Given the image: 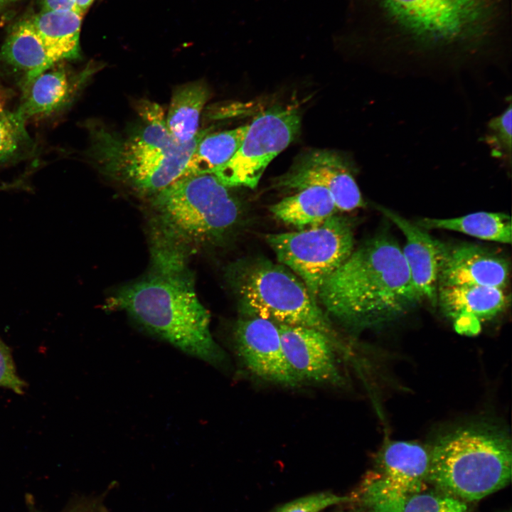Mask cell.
I'll return each mask as SVG.
<instances>
[{"label": "cell", "mask_w": 512, "mask_h": 512, "mask_svg": "<svg viewBox=\"0 0 512 512\" xmlns=\"http://www.w3.org/2000/svg\"><path fill=\"white\" fill-rule=\"evenodd\" d=\"M368 41L381 63L449 68L508 53L511 0H365Z\"/></svg>", "instance_id": "1"}, {"label": "cell", "mask_w": 512, "mask_h": 512, "mask_svg": "<svg viewBox=\"0 0 512 512\" xmlns=\"http://www.w3.org/2000/svg\"><path fill=\"white\" fill-rule=\"evenodd\" d=\"M151 267L142 277L117 289L108 309L127 312L149 334L215 367L226 361L210 330V314L200 302L186 255L151 250Z\"/></svg>", "instance_id": "2"}, {"label": "cell", "mask_w": 512, "mask_h": 512, "mask_svg": "<svg viewBox=\"0 0 512 512\" xmlns=\"http://www.w3.org/2000/svg\"><path fill=\"white\" fill-rule=\"evenodd\" d=\"M317 299L331 316L358 328L386 323L422 300L402 249L387 235L353 250L323 284Z\"/></svg>", "instance_id": "3"}, {"label": "cell", "mask_w": 512, "mask_h": 512, "mask_svg": "<svg viewBox=\"0 0 512 512\" xmlns=\"http://www.w3.org/2000/svg\"><path fill=\"white\" fill-rule=\"evenodd\" d=\"M142 124L126 138L93 130L92 155L104 171L142 194L154 195L182 177L190 157L209 129L191 141L179 142L171 134L163 109L143 102Z\"/></svg>", "instance_id": "4"}, {"label": "cell", "mask_w": 512, "mask_h": 512, "mask_svg": "<svg viewBox=\"0 0 512 512\" xmlns=\"http://www.w3.org/2000/svg\"><path fill=\"white\" fill-rule=\"evenodd\" d=\"M511 442L500 427L484 422L441 434L429 449L427 482L465 501L480 500L511 479Z\"/></svg>", "instance_id": "5"}, {"label": "cell", "mask_w": 512, "mask_h": 512, "mask_svg": "<svg viewBox=\"0 0 512 512\" xmlns=\"http://www.w3.org/2000/svg\"><path fill=\"white\" fill-rule=\"evenodd\" d=\"M158 231L183 247L221 242L240 219L241 207L214 175L183 176L154 195Z\"/></svg>", "instance_id": "6"}, {"label": "cell", "mask_w": 512, "mask_h": 512, "mask_svg": "<svg viewBox=\"0 0 512 512\" xmlns=\"http://www.w3.org/2000/svg\"><path fill=\"white\" fill-rule=\"evenodd\" d=\"M230 279L244 317L312 328L338 344L333 326L318 302L302 279L284 265L256 260L235 267Z\"/></svg>", "instance_id": "7"}, {"label": "cell", "mask_w": 512, "mask_h": 512, "mask_svg": "<svg viewBox=\"0 0 512 512\" xmlns=\"http://www.w3.org/2000/svg\"><path fill=\"white\" fill-rule=\"evenodd\" d=\"M267 241L277 260L302 279L317 302L320 288L354 246L351 224L336 214L312 228L270 234Z\"/></svg>", "instance_id": "8"}, {"label": "cell", "mask_w": 512, "mask_h": 512, "mask_svg": "<svg viewBox=\"0 0 512 512\" xmlns=\"http://www.w3.org/2000/svg\"><path fill=\"white\" fill-rule=\"evenodd\" d=\"M429 449L411 441H389L378 453L360 489L370 512H403L427 481Z\"/></svg>", "instance_id": "9"}, {"label": "cell", "mask_w": 512, "mask_h": 512, "mask_svg": "<svg viewBox=\"0 0 512 512\" xmlns=\"http://www.w3.org/2000/svg\"><path fill=\"white\" fill-rule=\"evenodd\" d=\"M300 129L297 108L276 106L265 110L248 124L232 159L211 174L228 188H255L269 164L296 139Z\"/></svg>", "instance_id": "10"}, {"label": "cell", "mask_w": 512, "mask_h": 512, "mask_svg": "<svg viewBox=\"0 0 512 512\" xmlns=\"http://www.w3.org/2000/svg\"><path fill=\"white\" fill-rule=\"evenodd\" d=\"M309 186L326 189L338 211H351L365 206L351 164L335 151L306 150L274 181L275 188L286 191H298Z\"/></svg>", "instance_id": "11"}, {"label": "cell", "mask_w": 512, "mask_h": 512, "mask_svg": "<svg viewBox=\"0 0 512 512\" xmlns=\"http://www.w3.org/2000/svg\"><path fill=\"white\" fill-rule=\"evenodd\" d=\"M233 338L239 358L252 375L287 387L301 383L287 361L277 324L243 317L235 324Z\"/></svg>", "instance_id": "12"}, {"label": "cell", "mask_w": 512, "mask_h": 512, "mask_svg": "<svg viewBox=\"0 0 512 512\" xmlns=\"http://www.w3.org/2000/svg\"><path fill=\"white\" fill-rule=\"evenodd\" d=\"M282 348L300 383L341 386L343 378L336 363L333 341L323 332L309 327L277 324Z\"/></svg>", "instance_id": "13"}, {"label": "cell", "mask_w": 512, "mask_h": 512, "mask_svg": "<svg viewBox=\"0 0 512 512\" xmlns=\"http://www.w3.org/2000/svg\"><path fill=\"white\" fill-rule=\"evenodd\" d=\"M509 266L505 258L473 244L441 243L439 286H484L504 289Z\"/></svg>", "instance_id": "14"}, {"label": "cell", "mask_w": 512, "mask_h": 512, "mask_svg": "<svg viewBox=\"0 0 512 512\" xmlns=\"http://www.w3.org/2000/svg\"><path fill=\"white\" fill-rule=\"evenodd\" d=\"M507 296L503 289L484 286H439L437 304L464 335H475L486 322L502 312Z\"/></svg>", "instance_id": "15"}, {"label": "cell", "mask_w": 512, "mask_h": 512, "mask_svg": "<svg viewBox=\"0 0 512 512\" xmlns=\"http://www.w3.org/2000/svg\"><path fill=\"white\" fill-rule=\"evenodd\" d=\"M379 209L405 236V245L402 252L412 282L422 300L426 299L435 307L442 242L391 210L382 206Z\"/></svg>", "instance_id": "16"}, {"label": "cell", "mask_w": 512, "mask_h": 512, "mask_svg": "<svg viewBox=\"0 0 512 512\" xmlns=\"http://www.w3.org/2000/svg\"><path fill=\"white\" fill-rule=\"evenodd\" d=\"M59 63L22 83L21 102L15 112L26 122L55 114L70 102L75 83L68 70Z\"/></svg>", "instance_id": "17"}, {"label": "cell", "mask_w": 512, "mask_h": 512, "mask_svg": "<svg viewBox=\"0 0 512 512\" xmlns=\"http://www.w3.org/2000/svg\"><path fill=\"white\" fill-rule=\"evenodd\" d=\"M0 56L6 64L23 74L22 83L58 63L50 55L29 19L13 26L1 46Z\"/></svg>", "instance_id": "18"}, {"label": "cell", "mask_w": 512, "mask_h": 512, "mask_svg": "<svg viewBox=\"0 0 512 512\" xmlns=\"http://www.w3.org/2000/svg\"><path fill=\"white\" fill-rule=\"evenodd\" d=\"M83 15L75 10H43L29 21L50 55L57 61L79 56Z\"/></svg>", "instance_id": "19"}, {"label": "cell", "mask_w": 512, "mask_h": 512, "mask_svg": "<svg viewBox=\"0 0 512 512\" xmlns=\"http://www.w3.org/2000/svg\"><path fill=\"white\" fill-rule=\"evenodd\" d=\"M270 210L279 220L298 230L319 225L338 211L330 193L319 186L301 189L271 206Z\"/></svg>", "instance_id": "20"}, {"label": "cell", "mask_w": 512, "mask_h": 512, "mask_svg": "<svg viewBox=\"0 0 512 512\" xmlns=\"http://www.w3.org/2000/svg\"><path fill=\"white\" fill-rule=\"evenodd\" d=\"M208 97V87L200 82L180 86L174 92L166 124L178 142H188L196 136L200 115Z\"/></svg>", "instance_id": "21"}, {"label": "cell", "mask_w": 512, "mask_h": 512, "mask_svg": "<svg viewBox=\"0 0 512 512\" xmlns=\"http://www.w3.org/2000/svg\"><path fill=\"white\" fill-rule=\"evenodd\" d=\"M422 229H442L479 239L511 243V220L502 213L477 212L451 218H425L417 223Z\"/></svg>", "instance_id": "22"}, {"label": "cell", "mask_w": 512, "mask_h": 512, "mask_svg": "<svg viewBox=\"0 0 512 512\" xmlns=\"http://www.w3.org/2000/svg\"><path fill=\"white\" fill-rule=\"evenodd\" d=\"M248 124L206 134L198 142L182 176L212 174L228 162L245 137Z\"/></svg>", "instance_id": "23"}, {"label": "cell", "mask_w": 512, "mask_h": 512, "mask_svg": "<svg viewBox=\"0 0 512 512\" xmlns=\"http://www.w3.org/2000/svg\"><path fill=\"white\" fill-rule=\"evenodd\" d=\"M512 106L508 105L499 114L489 119L484 142L490 149L491 155L511 166L512 154Z\"/></svg>", "instance_id": "24"}, {"label": "cell", "mask_w": 512, "mask_h": 512, "mask_svg": "<svg viewBox=\"0 0 512 512\" xmlns=\"http://www.w3.org/2000/svg\"><path fill=\"white\" fill-rule=\"evenodd\" d=\"M26 124L16 112L0 119V164L16 158L29 145Z\"/></svg>", "instance_id": "25"}, {"label": "cell", "mask_w": 512, "mask_h": 512, "mask_svg": "<svg viewBox=\"0 0 512 512\" xmlns=\"http://www.w3.org/2000/svg\"><path fill=\"white\" fill-rule=\"evenodd\" d=\"M403 512H470L466 501L438 491L424 490L412 496Z\"/></svg>", "instance_id": "26"}, {"label": "cell", "mask_w": 512, "mask_h": 512, "mask_svg": "<svg viewBox=\"0 0 512 512\" xmlns=\"http://www.w3.org/2000/svg\"><path fill=\"white\" fill-rule=\"evenodd\" d=\"M346 496H338L331 492L314 494L292 501L278 508L274 512H320L333 505L348 501Z\"/></svg>", "instance_id": "27"}, {"label": "cell", "mask_w": 512, "mask_h": 512, "mask_svg": "<svg viewBox=\"0 0 512 512\" xmlns=\"http://www.w3.org/2000/svg\"><path fill=\"white\" fill-rule=\"evenodd\" d=\"M26 384L16 373L9 347L0 339V387L22 394Z\"/></svg>", "instance_id": "28"}, {"label": "cell", "mask_w": 512, "mask_h": 512, "mask_svg": "<svg viewBox=\"0 0 512 512\" xmlns=\"http://www.w3.org/2000/svg\"><path fill=\"white\" fill-rule=\"evenodd\" d=\"M43 10H75V0H41Z\"/></svg>", "instance_id": "29"}, {"label": "cell", "mask_w": 512, "mask_h": 512, "mask_svg": "<svg viewBox=\"0 0 512 512\" xmlns=\"http://www.w3.org/2000/svg\"><path fill=\"white\" fill-rule=\"evenodd\" d=\"M93 1L94 0H75V9L84 15Z\"/></svg>", "instance_id": "30"}, {"label": "cell", "mask_w": 512, "mask_h": 512, "mask_svg": "<svg viewBox=\"0 0 512 512\" xmlns=\"http://www.w3.org/2000/svg\"><path fill=\"white\" fill-rule=\"evenodd\" d=\"M6 95L5 92L0 87V119L8 112L6 110Z\"/></svg>", "instance_id": "31"}, {"label": "cell", "mask_w": 512, "mask_h": 512, "mask_svg": "<svg viewBox=\"0 0 512 512\" xmlns=\"http://www.w3.org/2000/svg\"><path fill=\"white\" fill-rule=\"evenodd\" d=\"M13 1H14V0H0V8H1L2 6L6 5L7 4H9Z\"/></svg>", "instance_id": "32"}, {"label": "cell", "mask_w": 512, "mask_h": 512, "mask_svg": "<svg viewBox=\"0 0 512 512\" xmlns=\"http://www.w3.org/2000/svg\"><path fill=\"white\" fill-rule=\"evenodd\" d=\"M67 512H81V511H77V510L74 509V510H70V511H67Z\"/></svg>", "instance_id": "33"}]
</instances>
